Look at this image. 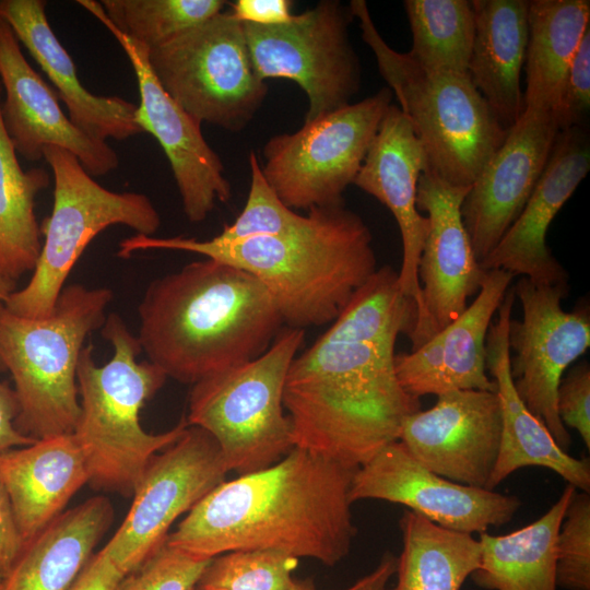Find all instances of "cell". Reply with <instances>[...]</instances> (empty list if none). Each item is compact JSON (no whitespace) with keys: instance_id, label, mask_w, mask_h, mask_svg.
I'll list each match as a JSON object with an SVG mask.
<instances>
[{"instance_id":"1","label":"cell","mask_w":590,"mask_h":590,"mask_svg":"<svg viewBox=\"0 0 590 590\" xmlns=\"http://www.w3.org/2000/svg\"><path fill=\"white\" fill-rule=\"evenodd\" d=\"M356 469L294 447L276 463L224 481L168 534L167 542L213 558L272 551L333 567L357 533L350 487Z\"/></svg>"},{"instance_id":"2","label":"cell","mask_w":590,"mask_h":590,"mask_svg":"<svg viewBox=\"0 0 590 590\" xmlns=\"http://www.w3.org/2000/svg\"><path fill=\"white\" fill-rule=\"evenodd\" d=\"M138 312L148 361L190 385L260 356L284 324L255 276L209 258L152 281Z\"/></svg>"},{"instance_id":"3","label":"cell","mask_w":590,"mask_h":590,"mask_svg":"<svg viewBox=\"0 0 590 590\" xmlns=\"http://www.w3.org/2000/svg\"><path fill=\"white\" fill-rule=\"evenodd\" d=\"M371 234L344 202L308 210L296 227L236 241L135 234L118 256L165 249L201 255L255 276L272 296L284 324L302 329L333 322L352 294L375 272Z\"/></svg>"},{"instance_id":"4","label":"cell","mask_w":590,"mask_h":590,"mask_svg":"<svg viewBox=\"0 0 590 590\" xmlns=\"http://www.w3.org/2000/svg\"><path fill=\"white\" fill-rule=\"evenodd\" d=\"M394 355L392 344L319 339L296 355L283 392L293 447L357 469L399 440L421 402L400 385Z\"/></svg>"},{"instance_id":"5","label":"cell","mask_w":590,"mask_h":590,"mask_svg":"<svg viewBox=\"0 0 590 590\" xmlns=\"http://www.w3.org/2000/svg\"><path fill=\"white\" fill-rule=\"evenodd\" d=\"M102 335L114 354L98 366L93 346L82 350L76 369L81 414L73 435L85 458L88 484L97 491L132 497L149 461L176 442L188 423L182 417L160 434L142 428L140 410L167 376L150 361H137L141 344L119 315L106 317Z\"/></svg>"},{"instance_id":"6","label":"cell","mask_w":590,"mask_h":590,"mask_svg":"<svg viewBox=\"0 0 590 590\" xmlns=\"http://www.w3.org/2000/svg\"><path fill=\"white\" fill-rule=\"evenodd\" d=\"M349 7L381 76L422 144L426 170L450 185L470 187L504 142L507 130L468 73L422 67L408 52H399L385 42L364 0H352Z\"/></svg>"},{"instance_id":"7","label":"cell","mask_w":590,"mask_h":590,"mask_svg":"<svg viewBox=\"0 0 590 590\" xmlns=\"http://www.w3.org/2000/svg\"><path fill=\"white\" fill-rule=\"evenodd\" d=\"M107 287H63L50 315L27 318L0 306V364L19 402L16 429L34 439L73 434L81 414L76 369L84 341L103 327Z\"/></svg>"},{"instance_id":"8","label":"cell","mask_w":590,"mask_h":590,"mask_svg":"<svg viewBox=\"0 0 590 590\" xmlns=\"http://www.w3.org/2000/svg\"><path fill=\"white\" fill-rule=\"evenodd\" d=\"M304 338L286 327L260 356L192 385L186 421L214 438L228 472L263 470L294 448L283 392Z\"/></svg>"},{"instance_id":"9","label":"cell","mask_w":590,"mask_h":590,"mask_svg":"<svg viewBox=\"0 0 590 590\" xmlns=\"http://www.w3.org/2000/svg\"><path fill=\"white\" fill-rule=\"evenodd\" d=\"M43 154L55 182L52 210L40 226L44 241L31 280L3 304L27 318L51 314L72 268L105 228L125 225L137 234L153 236L161 225V216L145 194L106 189L76 156L59 146H46Z\"/></svg>"},{"instance_id":"10","label":"cell","mask_w":590,"mask_h":590,"mask_svg":"<svg viewBox=\"0 0 590 590\" xmlns=\"http://www.w3.org/2000/svg\"><path fill=\"white\" fill-rule=\"evenodd\" d=\"M149 63L166 93L197 121L232 132L248 126L268 94L243 23L231 11L150 49Z\"/></svg>"},{"instance_id":"11","label":"cell","mask_w":590,"mask_h":590,"mask_svg":"<svg viewBox=\"0 0 590 590\" xmlns=\"http://www.w3.org/2000/svg\"><path fill=\"white\" fill-rule=\"evenodd\" d=\"M392 92L381 88L317 119L293 133L270 138L263 146L262 174L292 210L344 202L342 194L364 162Z\"/></svg>"},{"instance_id":"12","label":"cell","mask_w":590,"mask_h":590,"mask_svg":"<svg viewBox=\"0 0 590 590\" xmlns=\"http://www.w3.org/2000/svg\"><path fill=\"white\" fill-rule=\"evenodd\" d=\"M353 19L350 7L323 0L284 24L243 23L258 76L292 80L306 93L305 121L351 104L359 90V60L349 36Z\"/></svg>"},{"instance_id":"13","label":"cell","mask_w":590,"mask_h":590,"mask_svg":"<svg viewBox=\"0 0 590 590\" xmlns=\"http://www.w3.org/2000/svg\"><path fill=\"white\" fill-rule=\"evenodd\" d=\"M227 473L214 438L188 425L176 442L149 461L128 514L102 550L125 575L132 571L166 541L174 521L224 482Z\"/></svg>"},{"instance_id":"14","label":"cell","mask_w":590,"mask_h":590,"mask_svg":"<svg viewBox=\"0 0 590 590\" xmlns=\"http://www.w3.org/2000/svg\"><path fill=\"white\" fill-rule=\"evenodd\" d=\"M512 291L522 307V319H510L508 327L509 350L516 355L510 356L515 390L567 452L571 438L559 418L556 397L564 371L590 346L589 309L562 308L568 285L535 284L522 276Z\"/></svg>"},{"instance_id":"15","label":"cell","mask_w":590,"mask_h":590,"mask_svg":"<svg viewBox=\"0 0 590 590\" xmlns=\"http://www.w3.org/2000/svg\"><path fill=\"white\" fill-rule=\"evenodd\" d=\"M78 3L109 30L126 52L140 94L135 121L142 132L157 140L167 156L187 219L191 223L204 221L217 201L231 198V185L221 158L202 134L201 123L162 87L149 63V48L114 27L99 2Z\"/></svg>"},{"instance_id":"16","label":"cell","mask_w":590,"mask_h":590,"mask_svg":"<svg viewBox=\"0 0 590 590\" xmlns=\"http://www.w3.org/2000/svg\"><path fill=\"white\" fill-rule=\"evenodd\" d=\"M361 499L400 504L442 528L469 534L508 523L521 506L516 496L459 484L429 471L399 440L355 470L350 500Z\"/></svg>"},{"instance_id":"17","label":"cell","mask_w":590,"mask_h":590,"mask_svg":"<svg viewBox=\"0 0 590 590\" xmlns=\"http://www.w3.org/2000/svg\"><path fill=\"white\" fill-rule=\"evenodd\" d=\"M469 188L450 185L428 170L418 179L416 205L427 213L429 229L417 268L423 304L409 337L412 351L460 316L486 275L461 216Z\"/></svg>"},{"instance_id":"18","label":"cell","mask_w":590,"mask_h":590,"mask_svg":"<svg viewBox=\"0 0 590 590\" xmlns=\"http://www.w3.org/2000/svg\"><path fill=\"white\" fill-rule=\"evenodd\" d=\"M409 415L399 441L424 468L459 484L486 488L500 444L496 391L455 390Z\"/></svg>"},{"instance_id":"19","label":"cell","mask_w":590,"mask_h":590,"mask_svg":"<svg viewBox=\"0 0 590 590\" xmlns=\"http://www.w3.org/2000/svg\"><path fill=\"white\" fill-rule=\"evenodd\" d=\"M558 132L552 111L524 107L470 186L461 216L479 262L521 213L544 170Z\"/></svg>"},{"instance_id":"20","label":"cell","mask_w":590,"mask_h":590,"mask_svg":"<svg viewBox=\"0 0 590 590\" xmlns=\"http://www.w3.org/2000/svg\"><path fill=\"white\" fill-rule=\"evenodd\" d=\"M1 119L17 154L44 158L46 146L71 152L91 176L117 168L119 157L106 141L81 131L62 111L59 96L24 57L10 25L0 16Z\"/></svg>"},{"instance_id":"21","label":"cell","mask_w":590,"mask_h":590,"mask_svg":"<svg viewBox=\"0 0 590 590\" xmlns=\"http://www.w3.org/2000/svg\"><path fill=\"white\" fill-rule=\"evenodd\" d=\"M589 168L588 126L559 131L544 170L521 213L480 262L481 268L522 275L535 284L568 285L567 272L546 246V233Z\"/></svg>"},{"instance_id":"22","label":"cell","mask_w":590,"mask_h":590,"mask_svg":"<svg viewBox=\"0 0 590 590\" xmlns=\"http://www.w3.org/2000/svg\"><path fill=\"white\" fill-rule=\"evenodd\" d=\"M514 275L489 270L475 299L452 322L411 353L394 355L402 388L418 398L455 390L496 391L486 375V335Z\"/></svg>"},{"instance_id":"23","label":"cell","mask_w":590,"mask_h":590,"mask_svg":"<svg viewBox=\"0 0 590 590\" xmlns=\"http://www.w3.org/2000/svg\"><path fill=\"white\" fill-rule=\"evenodd\" d=\"M426 169L421 142L400 108L391 104L353 184L385 204L398 223L403 250L399 283L415 300L417 317L423 304L417 268L429 222L418 212L416 190Z\"/></svg>"},{"instance_id":"24","label":"cell","mask_w":590,"mask_h":590,"mask_svg":"<svg viewBox=\"0 0 590 590\" xmlns=\"http://www.w3.org/2000/svg\"><path fill=\"white\" fill-rule=\"evenodd\" d=\"M509 288L491 323L485 342L486 368L494 377L502 410L498 456L486 485L494 491L506 477L523 467H543L581 492L590 491V463L564 451L545 424L533 415L517 394L510 374L508 327L515 304Z\"/></svg>"},{"instance_id":"25","label":"cell","mask_w":590,"mask_h":590,"mask_svg":"<svg viewBox=\"0 0 590 590\" xmlns=\"http://www.w3.org/2000/svg\"><path fill=\"white\" fill-rule=\"evenodd\" d=\"M46 5L44 0H0V16L54 84L72 123L102 141L142 133L135 121L138 105L95 95L83 86L75 63L49 24Z\"/></svg>"},{"instance_id":"26","label":"cell","mask_w":590,"mask_h":590,"mask_svg":"<svg viewBox=\"0 0 590 590\" xmlns=\"http://www.w3.org/2000/svg\"><path fill=\"white\" fill-rule=\"evenodd\" d=\"M0 477L24 545L62 512L88 471L73 434L37 439L0 453Z\"/></svg>"},{"instance_id":"27","label":"cell","mask_w":590,"mask_h":590,"mask_svg":"<svg viewBox=\"0 0 590 590\" xmlns=\"http://www.w3.org/2000/svg\"><path fill=\"white\" fill-rule=\"evenodd\" d=\"M474 38L468 74L508 130L524 109L520 88L528 44L527 0H472Z\"/></svg>"},{"instance_id":"28","label":"cell","mask_w":590,"mask_h":590,"mask_svg":"<svg viewBox=\"0 0 590 590\" xmlns=\"http://www.w3.org/2000/svg\"><path fill=\"white\" fill-rule=\"evenodd\" d=\"M113 520L104 496L63 511L24 545L0 590H69Z\"/></svg>"},{"instance_id":"29","label":"cell","mask_w":590,"mask_h":590,"mask_svg":"<svg viewBox=\"0 0 590 590\" xmlns=\"http://www.w3.org/2000/svg\"><path fill=\"white\" fill-rule=\"evenodd\" d=\"M577 488L567 484L538 520L504 535L480 533L481 557L471 575L486 590H556L557 534Z\"/></svg>"},{"instance_id":"30","label":"cell","mask_w":590,"mask_h":590,"mask_svg":"<svg viewBox=\"0 0 590 590\" xmlns=\"http://www.w3.org/2000/svg\"><path fill=\"white\" fill-rule=\"evenodd\" d=\"M589 28V0L529 1L524 107L553 110Z\"/></svg>"},{"instance_id":"31","label":"cell","mask_w":590,"mask_h":590,"mask_svg":"<svg viewBox=\"0 0 590 590\" xmlns=\"http://www.w3.org/2000/svg\"><path fill=\"white\" fill-rule=\"evenodd\" d=\"M402 551L397 558L394 590H460L477 569L479 540L442 528L404 510L399 521Z\"/></svg>"},{"instance_id":"32","label":"cell","mask_w":590,"mask_h":590,"mask_svg":"<svg viewBox=\"0 0 590 590\" xmlns=\"http://www.w3.org/2000/svg\"><path fill=\"white\" fill-rule=\"evenodd\" d=\"M0 83V108H1ZM49 185L43 168L24 170L0 111V273L16 281L33 271L42 241L35 198Z\"/></svg>"},{"instance_id":"33","label":"cell","mask_w":590,"mask_h":590,"mask_svg":"<svg viewBox=\"0 0 590 590\" xmlns=\"http://www.w3.org/2000/svg\"><path fill=\"white\" fill-rule=\"evenodd\" d=\"M416 320L417 305L402 292L399 272L384 266L352 294L331 327L318 339L396 345L400 334L410 337Z\"/></svg>"},{"instance_id":"34","label":"cell","mask_w":590,"mask_h":590,"mask_svg":"<svg viewBox=\"0 0 590 590\" xmlns=\"http://www.w3.org/2000/svg\"><path fill=\"white\" fill-rule=\"evenodd\" d=\"M412 33L408 52L422 67L468 73L474 14L468 0H404Z\"/></svg>"},{"instance_id":"35","label":"cell","mask_w":590,"mask_h":590,"mask_svg":"<svg viewBox=\"0 0 590 590\" xmlns=\"http://www.w3.org/2000/svg\"><path fill=\"white\" fill-rule=\"evenodd\" d=\"M224 0H102L119 32L152 49L223 11Z\"/></svg>"},{"instance_id":"36","label":"cell","mask_w":590,"mask_h":590,"mask_svg":"<svg viewBox=\"0 0 590 590\" xmlns=\"http://www.w3.org/2000/svg\"><path fill=\"white\" fill-rule=\"evenodd\" d=\"M299 558L272 551H233L209 562L192 590H288Z\"/></svg>"},{"instance_id":"37","label":"cell","mask_w":590,"mask_h":590,"mask_svg":"<svg viewBox=\"0 0 590 590\" xmlns=\"http://www.w3.org/2000/svg\"><path fill=\"white\" fill-rule=\"evenodd\" d=\"M250 188L246 204L236 220L225 225L214 238L236 241L255 237L274 236L298 226L305 215L286 206L267 182L253 151L248 156Z\"/></svg>"},{"instance_id":"38","label":"cell","mask_w":590,"mask_h":590,"mask_svg":"<svg viewBox=\"0 0 590 590\" xmlns=\"http://www.w3.org/2000/svg\"><path fill=\"white\" fill-rule=\"evenodd\" d=\"M556 583L590 590V495L576 492L565 511L556 544Z\"/></svg>"},{"instance_id":"39","label":"cell","mask_w":590,"mask_h":590,"mask_svg":"<svg viewBox=\"0 0 590 590\" xmlns=\"http://www.w3.org/2000/svg\"><path fill=\"white\" fill-rule=\"evenodd\" d=\"M211 558L199 557L166 541L115 590H192Z\"/></svg>"},{"instance_id":"40","label":"cell","mask_w":590,"mask_h":590,"mask_svg":"<svg viewBox=\"0 0 590 590\" xmlns=\"http://www.w3.org/2000/svg\"><path fill=\"white\" fill-rule=\"evenodd\" d=\"M590 107V28L585 34L566 73L552 110L559 131L587 127Z\"/></svg>"},{"instance_id":"41","label":"cell","mask_w":590,"mask_h":590,"mask_svg":"<svg viewBox=\"0 0 590 590\" xmlns=\"http://www.w3.org/2000/svg\"><path fill=\"white\" fill-rule=\"evenodd\" d=\"M556 408L564 426L576 429L587 449L590 448V366H575L560 380Z\"/></svg>"},{"instance_id":"42","label":"cell","mask_w":590,"mask_h":590,"mask_svg":"<svg viewBox=\"0 0 590 590\" xmlns=\"http://www.w3.org/2000/svg\"><path fill=\"white\" fill-rule=\"evenodd\" d=\"M292 3L288 0H237L229 5L241 23L272 26L291 20Z\"/></svg>"},{"instance_id":"43","label":"cell","mask_w":590,"mask_h":590,"mask_svg":"<svg viewBox=\"0 0 590 590\" xmlns=\"http://www.w3.org/2000/svg\"><path fill=\"white\" fill-rule=\"evenodd\" d=\"M23 547L11 500L0 477V571L3 578L14 566Z\"/></svg>"},{"instance_id":"44","label":"cell","mask_w":590,"mask_h":590,"mask_svg":"<svg viewBox=\"0 0 590 590\" xmlns=\"http://www.w3.org/2000/svg\"><path fill=\"white\" fill-rule=\"evenodd\" d=\"M125 574L103 551L93 554L69 590H115Z\"/></svg>"},{"instance_id":"45","label":"cell","mask_w":590,"mask_h":590,"mask_svg":"<svg viewBox=\"0 0 590 590\" xmlns=\"http://www.w3.org/2000/svg\"><path fill=\"white\" fill-rule=\"evenodd\" d=\"M19 402L15 391L0 380V453L14 447L32 445L37 439L24 436L15 427Z\"/></svg>"},{"instance_id":"46","label":"cell","mask_w":590,"mask_h":590,"mask_svg":"<svg viewBox=\"0 0 590 590\" xmlns=\"http://www.w3.org/2000/svg\"><path fill=\"white\" fill-rule=\"evenodd\" d=\"M396 568L397 557L387 552L371 573L358 579L345 590H386L389 579L396 574Z\"/></svg>"},{"instance_id":"47","label":"cell","mask_w":590,"mask_h":590,"mask_svg":"<svg viewBox=\"0 0 590 590\" xmlns=\"http://www.w3.org/2000/svg\"><path fill=\"white\" fill-rule=\"evenodd\" d=\"M15 282L0 273V306H2L8 296L15 291Z\"/></svg>"},{"instance_id":"48","label":"cell","mask_w":590,"mask_h":590,"mask_svg":"<svg viewBox=\"0 0 590 590\" xmlns=\"http://www.w3.org/2000/svg\"><path fill=\"white\" fill-rule=\"evenodd\" d=\"M288 590H316L315 587L310 583L304 581H297L294 579L292 586Z\"/></svg>"},{"instance_id":"49","label":"cell","mask_w":590,"mask_h":590,"mask_svg":"<svg viewBox=\"0 0 590 590\" xmlns=\"http://www.w3.org/2000/svg\"><path fill=\"white\" fill-rule=\"evenodd\" d=\"M2 580H3V575H2V573L0 571V585L2 583Z\"/></svg>"},{"instance_id":"50","label":"cell","mask_w":590,"mask_h":590,"mask_svg":"<svg viewBox=\"0 0 590 590\" xmlns=\"http://www.w3.org/2000/svg\"><path fill=\"white\" fill-rule=\"evenodd\" d=\"M0 587H1V585H0Z\"/></svg>"}]
</instances>
